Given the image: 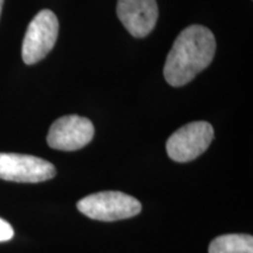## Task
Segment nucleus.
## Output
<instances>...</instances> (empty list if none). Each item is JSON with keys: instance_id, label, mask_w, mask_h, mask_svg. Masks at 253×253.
I'll return each instance as SVG.
<instances>
[{"instance_id": "nucleus-1", "label": "nucleus", "mask_w": 253, "mask_h": 253, "mask_svg": "<svg viewBox=\"0 0 253 253\" xmlns=\"http://www.w3.org/2000/svg\"><path fill=\"white\" fill-rule=\"evenodd\" d=\"M216 53L212 32L202 25L183 30L164 63V78L172 87H182L210 65Z\"/></svg>"}, {"instance_id": "nucleus-2", "label": "nucleus", "mask_w": 253, "mask_h": 253, "mask_svg": "<svg viewBox=\"0 0 253 253\" xmlns=\"http://www.w3.org/2000/svg\"><path fill=\"white\" fill-rule=\"evenodd\" d=\"M78 210L95 220L115 221L141 212L142 204L132 196L120 191H102L79 201Z\"/></svg>"}, {"instance_id": "nucleus-3", "label": "nucleus", "mask_w": 253, "mask_h": 253, "mask_svg": "<svg viewBox=\"0 0 253 253\" xmlns=\"http://www.w3.org/2000/svg\"><path fill=\"white\" fill-rule=\"evenodd\" d=\"M212 140L213 128L210 123L191 122L170 136L167 141V153L175 162H191L207 151Z\"/></svg>"}, {"instance_id": "nucleus-4", "label": "nucleus", "mask_w": 253, "mask_h": 253, "mask_svg": "<svg viewBox=\"0 0 253 253\" xmlns=\"http://www.w3.org/2000/svg\"><path fill=\"white\" fill-rule=\"evenodd\" d=\"M59 34V21L49 9H42L28 25L21 55L26 65H34L46 58L54 47Z\"/></svg>"}, {"instance_id": "nucleus-5", "label": "nucleus", "mask_w": 253, "mask_h": 253, "mask_svg": "<svg viewBox=\"0 0 253 253\" xmlns=\"http://www.w3.org/2000/svg\"><path fill=\"white\" fill-rule=\"evenodd\" d=\"M55 167L43 158L0 153V179L18 183H40L55 176Z\"/></svg>"}, {"instance_id": "nucleus-6", "label": "nucleus", "mask_w": 253, "mask_h": 253, "mask_svg": "<svg viewBox=\"0 0 253 253\" xmlns=\"http://www.w3.org/2000/svg\"><path fill=\"white\" fill-rule=\"evenodd\" d=\"M94 132L93 123L88 119L79 115L62 116L50 126L47 143L56 150H79L90 143Z\"/></svg>"}, {"instance_id": "nucleus-7", "label": "nucleus", "mask_w": 253, "mask_h": 253, "mask_svg": "<svg viewBox=\"0 0 253 253\" xmlns=\"http://www.w3.org/2000/svg\"><path fill=\"white\" fill-rule=\"evenodd\" d=\"M116 13L132 37L144 38L157 23V2L156 0H118Z\"/></svg>"}, {"instance_id": "nucleus-8", "label": "nucleus", "mask_w": 253, "mask_h": 253, "mask_svg": "<svg viewBox=\"0 0 253 253\" xmlns=\"http://www.w3.org/2000/svg\"><path fill=\"white\" fill-rule=\"evenodd\" d=\"M209 253H253V237L250 235H223L214 238Z\"/></svg>"}, {"instance_id": "nucleus-9", "label": "nucleus", "mask_w": 253, "mask_h": 253, "mask_svg": "<svg viewBox=\"0 0 253 253\" xmlns=\"http://www.w3.org/2000/svg\"><path fill=\"white\" fill-rule=\"evenodd\" d=\"M13 236L14 231L13 227L11 226V224L0 218V243L8 242V240L13 238Z\"/></svg>"}, {"instance_id": "nucleus-10", "label": "nucleus", "mask_w": 253, "mask_h": 253, "mask_svg": "<svg viewBox=\"0 0 253 253\" xmlns=\"http://www.w3.org/2000/svg\"><path fill=\"white\" fill-rule=\"evenodd\" d=\"M2 5H4V0H0V17H1V11H2Z\"/></svg>"}]
</instances>
